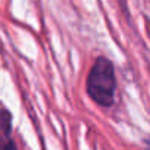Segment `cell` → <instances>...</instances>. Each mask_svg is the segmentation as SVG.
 <instances>
[{
	"mask_svg": "<svg viewBox=\"0 0 150 150\" xmlns=\"http://www.w3.org/2000/svg\"><path fill=\"white\" fill-rule=\"evenodd\" d=\"M0 150H18L12 134V114L0 108Z\"/></svg>",
	"mask_w": 150,
	"mask_h": 150,
	"instance_id": "2",
	"label": "cell"
},
{
	"mask_svg": "<svg viewBox=\"0 0 150 150\" xmlns=\"http://www.w3.org/2000/svg\"><path fill=\"white\" fill-rule=\"evenodd\" d=\"M117 77L111 60L98 57L92 64L86 79V93L102 108H109L115 100Z\"/></svg>",
	"mask_w": 150,
	"mask_h": 150,
	"instance_id": "1",
	"label": "cell"
}]
</instances>
